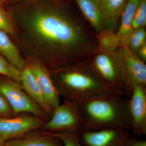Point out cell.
I'll return each instance as SVG.
<instances>
[{"label": "cell", "mask_w": 146, "mask_h": 146, "mask_svg": "<svg viewBox=\"0 0 146 146\" xmlns=\"http://www.w3.org/2000/svg\"><path fill=\"white\" fill-rule=\"evenodd\" d=\"M29 24L35 34L55 54V64L89 60L99 51L96 40L83 22L57 9H39Z\"/></svg>", "instance_id": "obj_1"}, {"label": "cell", "mask_w": 146, "mask_h": 146, "mask_svg": "<svg viewBox=\"0 0 146 146\" xmlns=\"http://www.w3.org/2000/svg\"><path fill=\"white\" fill-rule=\"evenodd\" d=\"M120 93H108L78 102L83 121V131L131 128L129 98Z\"/></svg>", "instance_id": "obj_2"}, {"label": "cell", "mask_w": 146, "mask_h": 146, "mask_svg": "<svg viewBox=\"0 0 146 146\" xmlns=\"http://www.w3.org/2000/svg\"><path fill=\"white\" fill-rule=\"evenodd\" d=\"M52 80L60 97L74 102L106 93H119L105 83L89 60L58 68Z\"/></svg>", "instance_id": "obj_3"}, {"label": "cell", "mask_w": 146, "mask_h": 146, "mask_svg": "<svg viewBox=\"0 0 146 146\" xmlns=\"http://www.w3.org/2000/svg\"><path fill=\"white\" fill-rule=\"evenodd\" d=\"M43 128L52 133L69 132L78 135L83 131V121L77 103L64 100Z\"/></svg>", "instance_id": "obj_4"}, {"label": "cell", "mask_w": 146, "mask_h": 146, "mask_svg": "<svg viewBox=\"0 0 146 146\" xmlns=\"http://www.w3.org/2000/svg\"><path fill=\"white\" fill-rule=\"evenodd\" d=\"M5 77L0 78V94L10 105L14 116L29 113L49 119V116L27 94L21 84Z\"/></svg>", "instance_id": "obj_5"}, {"label": "cell", "mask_w": 146, "mask_h": 146, "mask_svg": "<svg viewBox=\"0 0 146 146\" xmlns=\"http://www.w3.org/2000/svg\"><path fill=\"white\" fill-rule=\"evenodd\" d=\"M119 54L125 95L129 98L134 86H146V65L126 46H120Z\"/></svg>", "instance_id": "obj_6"}, {"label": "cell", "mask_w": 146, "mask_h": 146, "mask_svg": "<svg viewBox=\"0 0 146 146\" xmlns=\"http://www.w3.org/2000/svg\"><path fill=\"white\" fill-rule=\"evenodd\" d=\"M93 56L89 62L102 79L112 89L125 95L119 56L99 51Z\"/></svg>", "instance_id": "obj_7"}, {"label": "cell", "mask_w": 146, "mask_h": 146, "mask_svg": "<svg viewBox=\"0 0 146 146\" xmlns=\"http://www.w3.org/2000/svg\"><path fill=\"white\" fill-rule=\"evenodd\" d=\"M48 120L33 115L21 114L0 117V135L5 141L21 138L29 132L43 127Z\"/></svg>", "instance_id": "obj_8"}, {"label": "cell", "mask_w": 146, "mask_h": 146, "mask_svg": "<svg viewBox=\"0 0 146 146\" xmlns=\"http://www.w3.org/2000/svg\"><path fill=\"white\" fill-rule=\"evenodd\" d=\"M78 136L84 146H127L132 138L129 131L120 129L83 131Z\"/></svg>", "instance_id": "obj_9"}, {"label": "cell", "mask_w": 146, "mask_h": 146, "mask_svg": "<svg viewBox=\"0 0 146 146\" xmlns=\"http://www.w3.org/2000/svg\"><path fill=\"white\" fill-rule=\"evenodd\" d=\"M129 110L131 128L138 136L146 134V86L137 85L133 87L129 98Z\"/></svg>", "instance_id": "obj_10"}, {"label": "cell", "mask_w": 146, "mask_h": 146, "mask_svg": "<svg viewBox=\"0 0 146 146\" xmlns=\"http://www.w3.org/2000/svg\"><path fill=\"white\" fill-rule=\"evenodd\" d=\"M26 65L34 74L49 107L53 111L60 104V96L48 69L42 63L33 61Z\"/></svg>", "instance_id": "obj_11"}, {"label": "cell", "mask_w": 146, "mask_h": 146, "mask_svg": "<svg viewBox=\"0 0 146 146\" xmlns=\"http://www.w3.org/2000/svg\"><path fill=\"white\" fill-rule=\"evenodd\" d=\"M85 18L97 33L104 30L115 31L117 21L107 18L95 0H76Z\"/></svg>", "instance_id": "obj_12"}, {"label": "cell", "mask_w": 146, "mask_h": 146, "mask_svg": "<svg viewBox=\"0 0 146 146\" xmlns=\"http://www.w3.org/2000/svg\"><path fill=\"white\" fill-rule=\"evenodd\" d=\"M21 84L27 94L50 118L53 111L47 104L36 77L26 64L21 72Z\"/></svg>", "instance_id": "obj_13"}, {"label": "cell", "mask_w": 146, "mask_h": 146, "mask_svg": "<svg viewBox=\"0 0 146 146\" xmlns=\"http://www.w3.org/2000/svg\"><path fill=\"white\" fill-rule=\"evenodd\" d=\"M29 132L21 138L6 141L5 146H63L59 138L46 131Z\"/></svg>", "instance_id": "obj_14"}, {"label": "cell", "mask_w": 146, "mask_h": 146, "mask_svg": "<svg viewBox=\"0 0 146 146\" xmlns=\"http://www.w3.org/2000/svg\"><path fill=\"white\" fill-rule=\"evenodd\" d=\"M141 0H128L121 16V21L119 30L116 33L120 46H127L128 42L133 29L132 26L134 15Z\"/></svg>", "instance_id": "obj_15"}, {"label": "cell", "mask_w": 146, "mask_h": 146, "mask_svg": "<svg viewBox=\"0 0 146 146\" xmlns=\"http://www.w3.org/2000/svg\"><path fill=\"white\" fill-rule=\"evenodd\" d=\"M0 54L10 64L21 72L26 65L18 49L10 40L7 33L0 30Z\"/></svg>", "instance_id": "obj_16"}, {"label": "cell", "mask_w": 146, "mask_h": 146, "mask_svg": "<svg viewBox=\"0 0 146 146\" xmlns=\"http://www.w3.org/2000/svg\"><path fill=\"white\" fill-rule=\"evenodd\" d=\"M99 51L115 56H119L120 42L114 31L104 30L96 34Z\"/></svg>", "instance_id": "obj_17"}, {"label": "cell", "mask_w": 146, "mask_h": 146, "mask_svg": "<svg viewBox=\"0 0 146 146\" xmlns=\"http://www.w3.org/2000/svg\"><path fill=\"white\" fill-rule=\"evenodd\" d=\"M104 14L110 20L117 22L128 0H95Z\"/></svg>", "instance_id": "obj_18"}, {"label": "cell", "mask_w": 146, "mask_h": 146, "mask_svg": "<svg viewBox=\"0 0 146 146\" xmlns=\"http://www.w3.org/2000/svg\"><path fill=\"white\" fill-rule=\"evenodd\" d=\"M146 38L145 27L133 29L127 46L131 51L136 54L138 49L146 43Z\"/></svg>", "instance_id": "obj_19"}, {"label": "cell", "mask_w": 146, "mask_h": 146, "mask_svg": "<svg viewBox=\"0 0 146 146\" xmlns=\"http://www.w3.org/2000/svg\"><path fill=\"white\" fill-rule=\"evenodd\" d=\"M21 72L10 64L0 54V75L11 79L21 84Z\"/></svg>", "instance_id": "obj_20"}, {"label": "cell", "mask_w": 146, "mask_h": 146, "mask_svg": "<svg viewBox=\"0 0 146 146\" xmlns=\"http://www.w3.org/2000/svg\"><path fill=\"white\" fill-rule=\"evenodd\" d=\"M0 30L10 35L16 32V26L13 18L2 6H0Z\"/></svg>", "instance_id": "obj_21"}, {"label": "cell", "mask_w": 146, "mask_h": 146, "mask_svg": "<svg viewBox=\"0 0 146 146\" xmlns=\"http://www.w3.org/2000/svg\"><path fill=\"white\" fill-rule=\"evenodd\" d=\"M146 24V0H141L132 21V28L136 29L145 27Z\"/></svg>", "instance_id": "obj_22"}, {"label": "cell", "mask_w": 146, "mask_h": 146, "mask_svg": "<svg viewBox=\"0 0 146 146\" xmlns=\"http://www.w3.org/2000/svg\"><path fill=\"white\" fill-rule=\"evenodd\" d=\"M47 132L59 138L62 141L63 146H84L80 140L78 134L69 132L52 133L48 131Z\"/></svg>", "instance_id": "obj_23"}, {"label": "cell", "mask_w": 146, "mask_h": 146, "mask_svg": "<svg viewBox=\"0 0 146 146\" xmlns=\"http://www.w3.org/2000/svg\"><path fill=\"white\" fill-rule=\"evenodd\" d=\"M14 116L10 105L5 98L0 94V117H11Z\"/></svg>", "instance_id": "obj_24"}, {"label": "cell", "mask_w": 146, "mask_h": 146, "mask_svg": "<svg viewBox=\"0 0 146 146\" xmlns=\"http://www.w3.org/2000/svg\"><path fill=\"white\" fill-rule=\"evenodd\" d=\"M136 54L139 58L144 62L146 61V43L138 49Z\"/></svg>", "instance_id": "obj_25"}, {"label": "cell", "mask_w": 146, "mask_h": 146, "mask_svg": "<svg viewBox=\"0 0 146 146\" xmlns=\"http://www.w3.org/2000/svg\"><path fill=\"white\" fill-rule=\"evenodd\" d=\"M127 146H146V141L131 138Z\"/></svg>", "instance_id": "obj_26"}, {"label": "cell", "mask_w": 146, "mask_h": 146, "mask_svg": "<svg viewBox=\"0 0 146 146\" xmlns=\"http://www.w3.org/2000/svg\"><path fill=\"white\" fill-rule=\"evenodd\" d=\"M5 141H4L2 136L0 135V146H5Z\"/></svg>", "instance_id": "obj_27"}, {"label": "cell", "mask_w": 146, "mask_h": 146, "mask_svg": "<svg viewBox=\"0 0 146 146\" xmlns=\"http://www.w3.org/2000/svg\"><path fill=\"white\" fill-rule=\"evenodd\" d=\"M7 2V0H0V6H2Z\"/></svg>", "instance_id": "obj_28"}]
</instances>
